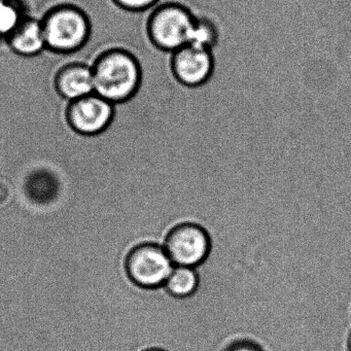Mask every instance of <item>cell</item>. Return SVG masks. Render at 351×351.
Instances as JSON below:
<instances>
[{
    "mask_svg": "<svg viewBox=\"0 0 351 351\" xmlns=\"http://www.w3.org/2000/svg\"><path fill=\"white\" fill-rule=\"evenodd\" d=\"M94 92L108 101L128 104L134 99L143 81V65L129 49L117 47L104 51L91 64Z\"/></svg>",
    "mask_w": 351,
    "mask_h": 351,
    "instance_id": "obj_1",
    "label": "cell"
},
{
    "mask_svg": "<svg viewBox=\"0 0 351 351\" xmlns=\"http://www.w3.org/2000/svg\"><path fill=\"white\" fill-rule=\"evenodd\" d=\"M40 21L47 50L57 54L77 52L85 47L91 34V22L87 14L71 3L55 5Z\"/></svg>",
    "mask_w": 351,
    "mask_h": 351,
    "instance_id": "obj_2",
    "label": "cell"
},
{
    "mask_svg": "<svg viewBox=\"0 0 351 351\" xmlns=\"http://www.w3.org/2000/svg\"><path fill=\"white\" fill-rule=\"evenodd\" d=\"M193 23L194 15L188 8L161 0L149 14L147 34L154 46L173 53L189 45Z\"/></svg>",
    "mask_w": 351,
    "mask_h": 351,
    "instance_id": "obj_3",
    "label": "cell"
},
{
    "mask_svg": "<svg viewBox=\"0 0 351 351\" xmlns=\"http://www.w3.org/2000/svg\"><path fill=\"white\" fill-rule=\"evenodd\" d=\"M173 268L165 248L157 244H141L133 248L126 258L129 278L143 289L163 287Z\"/></svg>",
    "mask_w": 351,
    "mask_h": 351,
    "instance_id": "obj_4",
    "label": "cell"
},
{
    "mask_svg": "<svg viewBox=\"0 0 351 351\" xmlns=\"http://www.w3.org/2000/svg\"><path fill=\"white\" fill-rule=\"evenodd\" d=\"M164 248L174 266L195 268L208 256L210 237L206 230L197 223H180L167 234Z\"/></svg>",
    "mask_w": 351,
    "mask_h": 351,
    "instance_id": "obj_5",
    "label": "cell"
},
{
    "mask_svg": "<svg viewBox=\"0 0 351 351\" xmlns=\"http://www.w3.org/2000/svg\"><path fill=\"white\" fill-rule=\"evenodd\" d=\"M114 104L96 93L69 102L67 123L75 132L93 136L106 131L114 118Z\"/></svg>",
    "mask_w": 351,
    "mask_h": 351,
    "instance_id": "obj_6",
    "label": "cell"
},
{
    "mask_svg": "<svg viewBox=\"0 0 351 351\" xmlns=\"http://www.w3.org/2000/svg\"><path fill=\"white\" fill-rule=\"evenodd\" d=\"M172 71L180 83L198 87L210 79L215 69L213 52L186 45L172 53Z\"/></svg>",
    "mask_w": 351,
    "mask_h": 351,
    "instance_id": "obj_7",
    "label": "cell"
},
{
    "mask_svg": "<svg viewBox=\"0 0 351 351\" xmlns=\"http://www.w3.org/2000/svg\"><path fill=\"white\" fill-rule=\"evenodd\" d=\"M54 86L59 96L69 102L95 93L91 65L82 62L65 64L55 75Z\"/></svg>",
    "mask_w": 351,
    "mask_h": 351,
    "instance_id": "obj_8",
    "label": "cell"
},
{
    "mask_svg": "<svg viewBox=\"0 0 351 351\" xmlns=\"http://www.w3.org/2000/svg\"><path fill=\"white\" fill-rule=\"evenodd\" d=\"M5 42L15 54L26 58L38 56L47 50L42 21L40 19L30 17L29 15L22 21Z\"/></svg>",
    "mask_w": 351,
    "mask_h": 351,
    "instance_id": "obj_9",
    "label": "cell"
},
{
    "mask_svg": "<svg viewBox=\"0 0 351 351\" xmlns=\"http://www.w3.org/2000/svg\"><path fill=\"white\" fill-rule=\"evenodd\" d=\"M221 38V28L215 20L205 16H194L189 45L213 52Z\"/></svg>",
    "mask_w": 351,
    "mask_h": 351,
    "instance_id": "obj_10",
    "label": "cell"
},
{
    "mask_svg": "<svg viewBox=\"0 0 351 351\" xmlns=\"http://www.w3.org/2000/svg\"><path fill=\"white\" fill-rule=\"evenodd\" d=\"M164 287L172 297L178 299L191 297L199 287L198 273L191 267L174 266Z\"/></svg>",
    "mask_w": 351,
    "mask_h": 351,
    "instance_id": "obj_11",
    "label": "cell"
},
{
    "mask_svg": "<svg viewBox=\"0 0 351 351\" xmlns=\"http://www.w3.org/2000/svg\"><path fill=\"white\" fill-rule=\"evenodd\" d=\"M27 16L21 0H0V38L7 40Z\"/></svg>",
    "mask_w": 351,
    "mask_h": 351,
    "instance_id": "obj_12",
    "label": "cell"
},
{
    "mask_svg": "<svg viewBox=\"0 0 351 351\" xmlns=\"http://www.w3.org/2000/svg\"><path fill=\"white\" fill-rule=\"evenodd\" d=\"M117 7L129 14H141L155 8L161 0H112Z\"/></svg>",
    "mask_w": 351,
    "mask_h": 351,
    "instance_id": "obj_13",
    "label": "cell"
},
{
    "mask_svg": "<svg viewBox=\"0 0 351 351\" xmlns=\"http://www.w3.org/2000/svg\"><path fill=\"white\" fill-rule=\"evenodd\" d=\"M223 351H265L261 345L250 340H237L228 345Z\"/></svg>",
    "mask_w": 351,
    "mask_h": 351,
    "instance_id": "obj_14",
    "label": "cell"
},
{
    "mask_svg": "<svg viewBox=\"0 0 351 351\" xmlns=\"http://www.w3.org/2000/svg\"><path fill=\"white\" fill-rule=\"evenodd\" d=\"M347 351H351V332L349 334L348 340H347Z\"/></svg>",
    "mask_w": 351,
    "mask_h": 351,
    "instance_id": "obj_15",
    "label": "cell"
},
{
    "mask_svg": "<svg viewBox=\"0 0 351 351\" xmlns=\"http://www.w3.org/2000/svg\"><path fill=\"white\" fill-rule=\"evenodd\" d=\"M145 351H165L164 349H160V348H151V349H147V350Z\"/></svg>",
    "mask_w": 351,
    "mask_h": 351,
    "instance_id": "obj_16",
    "label": "cell"
}]
</instances>
